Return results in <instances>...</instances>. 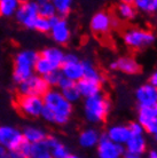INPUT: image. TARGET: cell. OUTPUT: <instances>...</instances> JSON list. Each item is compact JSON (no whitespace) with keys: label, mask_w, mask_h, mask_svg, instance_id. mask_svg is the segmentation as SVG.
<instances>
[{"label":"cell","mask_w":157,"mask_h":158,"mask_svg":"<svg viewBox=\"0 0 157 158\" xmlns=\"http://www.w3.org/2000/svg\"><path fill=\"white\" fill-rule=\"evenodd\" d=\"M44 109L41 118L46 122L57 125H64L69 122L72 114V104L63 98L61 92L55 88H49L43 96Z\"/></svg>","instance_id":"obj_1"},{"label":"cell","mask_w":157,"mask_h":158,"mask_svg":"<svg viewBox=\"0 0 157 158\" xmlns=\"http://www.w3.org/2000/svg\"><path fill=\"white\" fill-rule=\"evenodd\" d=\"M39 55L32 49H24L19 52L14 57L13 80L20 85L32 75H35V64Z\"/></svg>","instance_id":"obj_2"},{"label":"cell","mask_w":157,"mask_h":158,"mask_svg":"<svg viewBox=\"0 0 157 158\" xmlns=\"http://www.w3.org/2000/svg\"><path fill=\"white\" fill-rule=\"evenodd\" d=\"M111 104L103 94L85 99L84 102V115L91 124H100L107 118Z\"/></svg>","instance_id":"obj_3"},{"label":"cell","mask_w":157,"mask_h":158,"mask_svg":"<svg viewBox=\"0 0 157 158\" xmlns=\"http://www.w3.org/2000/svg\"><path fill=\"white\" fill-rule=\"evenodd\" d=\"M124 44L133 49H142L154 45L156 37L153 32L140 28H131L123 35Z\"/></svg>","instance_id":"obj_4"},{"label":"cell","mask_w":157,"mask_h":158,"mask_svg":"<svg viewBox=\"0 0 157 158\" xmlns=\"http://www.w3.org/2000/svg\"><path fill=\"white\" fill-rule=\"evenodd\" d=\"M60 71L64 78L69 79L74 83H78L84 77L83 61H80L76 54H72V53L66 54L64 62L60 68Z\"/></svg>","instance_id":"obj_5"},{"label":"cell","mask_w":157,"mask_h":158,"mask_svg":"<svg viewBox=\"0 0 157 158\" xmlns=\"http://www.w3.org/2000/svg\"><path fill=\"white\" fill-rule=\"evenodd\" d=\"M49 89V86L45 81L44 77L32 75L25 81L19 85V92L24 96H40L43 98Z\"/></svg>","instance_id":"obj_6"},{"label":"cell","mask_w":157,"mask_h":158,"mask_svg":"<svg viewBox=\"0 0 157 158\" xmlns=\"http://www.w3.org/2000/svg\"><path fill=\"white\" fill-rule=\"evenodd\" d=\"M38 6L37 1H23L20 2V6L15 13L16 21L23 25L24 28L32 29L36 20L38 19Z\"/></svg>","instance_id":"obj_7"},{"label":"cell","mask_w":157,"mask_h":158,"mask_svg":"<svg viewBox=\"0 0 157 158\" xmlns=\"http://www.w3.org/2000/svg\"><path fill=\"white\" fill-rule=\"evenodd\" d=\"M24 139L22 131L12 125H0V146L7 150H15L23 143Z\"/></svg>","instance_id":"obj_8"},{"label":"cell","mask_w":157,"mask_h":158,"mask_svg":"<svg viewBox=\"0 0 157 158\" xmlns=\"http://www.w3.org/2000/svg\"><path fill=\"white\" fill-rule=\"evenodd\" d=\"M17 108L19 110L27 117L37 118L41 116L44 109V101L40 96H24L21 95L17 99Z\"/></svg>","instance_id":"obj_9"},{"label":"cell","mask_w":157,"mask_h":158,"mask_svg":"<svg viewBox=\"0 0 157 158\" xmlns=\"http://www.w3.org/2000/svg\"><path fill=\"white\" fill-rule=\"evenodd\" d=\"M51 23L52 27L49 33H51L53 41L57 45H66L69 43L71 38V30L67 20L55 16L51 19Z\"/></svg>","instance_id":"obj_10"},{"label":"cell","mask_w":157,"mask_h":158,"mask_svg":"<svg viewBox=\"0 0 157 158\" xmlns=\"http://www.w3.org/2000/svg\"><path fill=\"white\" fill-rule=\"evenodd\" d=\"M138 123L141 124L143 130L151 135L157 133V114L155 107H139Z\"/></svg>","instance_id":"obj_11"},{"label":"cell","mask_w":157,"mask_h":158,"mask_svg":"<svg viewBox=\"0 0 157 158\" xmlns=\"http://www.w3.org/2000/svg\"><path fill=\"white\" fill-rule=\"evenodd\" d=\"M96 149L99 158H122L123 152L125 151L124 146L114 143L106 135H101Z\"/></svg>","instance_id":"obj_12"},{"label":"cell","mask_w":157,"mask_h":158,"mask_svg":"<svg viewBox=\"0 0 157 158\" xmlns=\"http://www.w3.org/2000/svg\"><path fill=\"white\" fill-rule=\"evenodd\" d=\"M135 100L140 107H156L157 89L149 83L142 84L135 89Z\"/></svg>","instance_id":"obj_13"},{"label":"cell","mask_w":157,"mask_h":158,"mask_svg":"<svg viewBox=\"0 0 157 158\" xmlns=\"http://www.w3.org/2000/svg\"><path fill=\"white\" fill-rule=\"evenodd\" d=\"M112 27V17L107 12H96L91 17L90 28L95 35H106Z\"/></svg>","instance_id":"obj_14"},{"label":"cell","mask_w":157,"mask_h":158,"mask_svg":"<svg viewBox=\"0 0 157 158\" xmlns=\"http://www.w3.org/2000/svg\"><path fill=\"white\" fill-rule=\"evenodd\" d=\"M110 69L125 75H137L140 71V64L132 56H122L110 63Z\"/></svg>","instance_id":"obj_15"},{"label":"cell","mask_w":157,"mask_h":158,"mask_svg":"<svg viewBox=\"0 0 157 158\" xmlns=\"http://www.w3.org/2000/svg\"><path fill=\"white\" fill-rule=\"evenodd\" d=\"M104 135L110 141L117 143L119 146H125L126 142L129 141V139L131 138L129 126L124 125V124H116V125L110 126Z\"/></svg>","instance_id":"obj_16"},{"label":"cell","mask_w":157,"mask_h":158,"mask_svg":"<svg viewBox=\"0 0 157 158\" xmlns=\"http://www.w3.org/2000/svg\"><path fill=\"white\" fill-rule=\"evenodd\" d=\"M39 56H41L43 59L48 61L56 70H60L61 65L64 62L66 53L57 46H49V47L44 48Z\"/></svg>","instance_id":"obj_17"},{"label":"cell","mask_w":157,"mask_h":158,"mask_svg":"<svg viewBox=\"0 0 157 158\" xmlns=\"http://www.w3.org/2000/svg\"><path fill=\"white\" fill-rule=\"evenodd\" d=\"M101 134L99 133V131L94 127H88L85 128L80 132L78 138V142L80 147L85 148V149H91L98 146L99 141H100Z\"/></svg>","instance_id":"obj_18"},{"label":"cell","mask_w":157,"mask_h":158,"mask_svg":"<svg viewBox=\"0 0 157 158\" xmlns=\"http://www.w3.org/2000/svg\"><path fill=\"white\" fill-rule=\"evenodd\" d=\"M46 143L52 158H67L70 155V151L67 146L55 136H47Z\"/></svg>","instance_id":"obj_19"},{"label":"cell","mask_w":157,"mask_h":158,"mask_svg":"<svg viewBox=\"0 0 157 158\" xmlns=\"http://www.w3.org/2000/svg\"><path fill=\"white\" fill-rule=\"evenodd\" d=\"M76 86L78 88L80 96L88 99L98 94H101V84L87 79H80L78 83H76Z\"/></svg>","instance_id":"obj_20"},{"label":"cell","mask_w":157,"mask_h":158,"mask_svg":"<svg viewBox=\"0 0 157 158\" xmlns=\"http://www.w3.org/2000/svg\"><path fill=\"white\" fill-rule=\"evenodd\" d=\"M23 139L25 142L29 144H35V143L43 142L47 139L46 131L37 126H28L22 131Z\"/></svg>","instance_id":"obj_21"},{"label":"cell","mask_w":157,"mask_h":158,"mask_svg":"<svg viewBox=\"0 0 157 158\" xmlns=\"http://www.w3.org/2000/svg\"><path fill=\"white\" fill-rule=\"evenodd\" d=\"M146 149H147V140L143 135H131V138L125 144V150L141 156L146 152Z\"/></svg>","instance_id":"obj_22"},{"label":"cell","mask_w":157,"mask_h":158,"mask_svg":"<svg viewBox=\"0 0 157 158\" xmlns=\"http://www.w3.org/2000/svg\"><path fill=\"white\" fill-rule=\"evenodd\" d=\"M83 67H84V79L87 80H92V81H96V83L101 84L103 81V77L100 73L98 69L95 68V65L90 60H85L83 61Z\"/></svg>","instance_id":"obj_23"},{"label":"cell","mask_w":157,"mask_h":158,"mask_svg":"<svg viewBox=\"0 0 157 158\" xmlns=\"http://www.w3.org/2000/svg\"><path fill=\"white\" fill-rule=\"evenodd\" d=\"M117 14L122 20H133L137 15V9L130 1H122L117 6Z\"/></svg>","instance_id":"obj_24"},{"label":"cell","mask_w":157,"mask_h":158,"mask_svg":"<svg viewBox=\"0 0 157 158\" xmlns=\"http://www.w3.org/2000/svg\"><path fill=\"white\" fill-rule=\"evenodd\" d=\"M19 6H20L19 0H0V16L2 17L15 16Z\"/></svg>","instance_id":"obj_25"},{"label":"cell","mask_w":157,"mask_h":158,"mask_svg":"<svg viewBox=\"0 0 157 158\" xmlns=\"http://www.w3.org/2000/svg\"><path fill=\"white\" fill-rule=\"evenodd\" d=\"M37 6H38V14L41 17L51 20V19L56 16V12H55V7L54 5H53V1L39 0V1H37Z\"/></svg>","instance_id":"obj_26"},{"label":"cell","mask_w":157,"mask_h":158,"mask_svg":"<svg viewBox=\"0 0 157 158\" xmlns=\"http://www.w3.org/2000/svg\"><path fill=\"white\" fill-rule=\"evenodd\" d=\"M137 10L153 14L157 10V0H135L132 2Z\"/></svg>","instance_id":"obj_27"},{"label":"cell","mask_w":157,"mask_h":158,"mask_svg":"<svg viewBox=\"0 0 157 158\" xmlns=\"http://www.w3.org/2000/svg\"><path fill=\"white\" fill-rule=\"evenodd\" d=\"M56 70L53 65H52L48 61H46L45 59H43L41 56L38 57L37 62L35 64V72L36 75L40 76V77H45L46 75H48L49 72Z\"/></svg>","instance_id":"obj_28"},{"label":"cell","mask_w":157,"mask_h":158,"mask_svg":"<svg viewBox=\"0 0 157 158\" xmlns=\"http://www.w3.org/2000/svg\"><path fill=\"white\" fill-rule=\"evenodd\" d=\"M53 5L55 7L56 15H60L59 17H62V19H64V16H67L71 12V8H72L71 0H54Z\"/></svg>","instance_id":"obj_29"},{"label":"cell","mask_w":157,"mask_h":158,"mask_svg":"<svg viewBox=\"0 0 157 158\" xmlns=\"http://www.w3.org/2000/svg\"><path fill=\"white\" fill-rule=\"evenodd\" d=\"M8 158H31V144L23 141L19 148L9 151Z\"/></svg>","instance_id":"obj_30"},{"label":"cell","mask_w":157,"mask_h":158,"mask_svg":"<svg viewBox=\"0 0 157 158\" xmlns=\"http://www.w3.org/2000/svg\"><path fill=\"white\" fill-rule=\"evenodd\" d=\"M61 92V94L63 95V98L67 100L69 103H75V102H78L79 100H80V93H79L78 88H77V86H76V84H74V85H71L70 87H68V88H64V89H62Z\"/></svg>","instance_id":"obj_31"},{"label":"cell","mask_w":157,"mask_h":158,"mask_svg":"<svg viewBox=\"0 0 157 158\" xmlns=\"http://www.w3.org/2000/svg\"><path fill=\"white\" fill-rule=\"evenodd\" d=\"M51 27H52L51 20L41 17V16H38V19L36 20L32 29L38 32H41V33H47V32L51 31Z\"/></svg>","instance_id":"obj_32"},{"label":"cell","mask_w":157,"mask_h":158,"mask_svg":"<svg viewBox=\"0 0 157 158\" xmlns=\"http://www.w3.org/2000/svg\"><path fill=\"white\" fill-rule=\"evenodd\" d=\"M47 154H49V150H48L46 140L43 141V142L31 144V158H38L40 156H44V155Z\"/></svg>","instance_id":"obj_33"},{"label":"cell","mask_w":157,"mask_h":158,"mask_svg":"<svg viewBox=\"0 0 157 158\" xmlns=\"http://www.w3.org/2000/svg\"><path fill=\"white\" fill-rule=\"evenodd\" d=\"M62 77L63 76L60 70H54V71L49 72L48 75L45 76L44 79H45V81L47 83V85L49 86V88H51V87L57 86L60 83V80L62 79Z\"/></svg>","instance_id":"obj_34"},{"label":"cell","mask_w":157,"mask_h":158,"mask_svg":"<svg viewBox=\"0 0 157 158\" xmlns=\"http://www.w3.org/2000/svg\"><path fill=\"white\" fill-rule=\"evenodd\" d=\"M127 126H129V130H130L131 135H143V133H145L143 127H142L141 124H140V123H138L137 120H135V122L130 123Z\"/></svg>","instance_id":"obj_35"},{"label":"cell","mask_w":157,"mask_h":158,"mask_svg":"<svg viewBox=\"0 0 157 158\" xmlns=\"http://www.w3.org/2000/svg\"><path fill=\"white\" fill-rule=\"evenodd\" d=\"M74 81H71V80H69V79L64 78V77H62V79L60 80L59 85H57V87H59L60 89L59 91H62V89H64V88H68V87H70L71 85H74Z\"/></svg>","instance_id":"obj_36"},{"label":"cell","mask_w":157,"mask_h":158,"mask_svg":"<svg viewBox=\"0 0 157 158\" xmlns=\"http://www.w3.org/2000/svg\"><path fill=\"white\" fill-rule=\"evenodd\" d=\"M149 84L150 85H153V86L157 89V69L153 72V73H151V75H150Z\"/></svg>","instance_id":"obj_37"},{"label":"cell","mask_w":157,"mask_h":158,"mask_svg":"<svg viewBox=\"0 0 157 158\" xmlns=\"http://www.w3.org/2000/svg\"><path fill=\"white\" fill-rule=\"evenodd\" d=\"M122 158H142V156L141 155H138V154H134V152H130V151L125 150L123 152Z\"/></svg>","instance_id":"obj_38"},{"label":"cell","mask_w":157,"mask_h":158,"mask_svg":"<svg viewBox=\"0 0 157 158\" xmlns=\"http://www.w3.org/2000/svg\"><path fill=\"white\" fill-rule=\"evenodd\" d=\"M8 154H9V150L0 146V158H8Z\"/></svg>","instance_id":"obj_39"},{"label":"cell","mask_w":157,"mask_h":158,"mask_svg":"<svg viewBox=\"0 0 157 158\" xmlns=\"http://www.w3.org/2000/svg\"><path fill=\"white\" fill-rule=\"evenodd\" d=\"M147 158H157V150H150L149 152H148V156H147Z\"/></svg>","instance_id":"obj_40"},{"label":"cell","mask_w":157,"mask_h":158,"mask_svg":"<svg viewBox=\"0 0 157 158\" xmlns=\"http://www.w3.org/2000/svg\"><path fill=\"white\" fill-rule=\"evenodd\" d=\"M67 158H79V156H77V155H75V154H71L70 152V155H69Z\"/></svg>","instance_id":"obj_41"},{"label":"cell","mask_w":157,"mask_h":158,"mask_svg":"<svg viewBox=\"0 0 157 158\" xmlns=\"http://www.w3.org/2000/svg\"><path fill=\"white\" fill-rule=\"evenodd\" d=\"M38 158H52V157H51V155L47 154V155H44V156H40V157H38Z\"/></svg>","instance_id":"obj_42"},{"label":"cell","mask_w":157,"mask_h":158,"mask_svg":"<svg viewBox=\"0 0 157 158\" xmlns=\"http://www.w3.org/2000/svg\"><path fill=\"white\" fill-rule=\"evenodd\" d=\"M154 140H155V142L157 143V133L155 135H154Z\"/></svg>","instance_id":"obj_43"},{"label":"cell","mask_w":157,"mask_h":158,"mask_svg":"<svg viewBox=\"0 0 157 158\" xmlns=\"http://www.w3.org/2000/svg\"><path fill=\"white\" fill-rule=\"evenodd\" d=\"M155 109H156V114H157V106H156V107H155Z\"/></svg>","instance_id":"obj_44"}]
</instances>
